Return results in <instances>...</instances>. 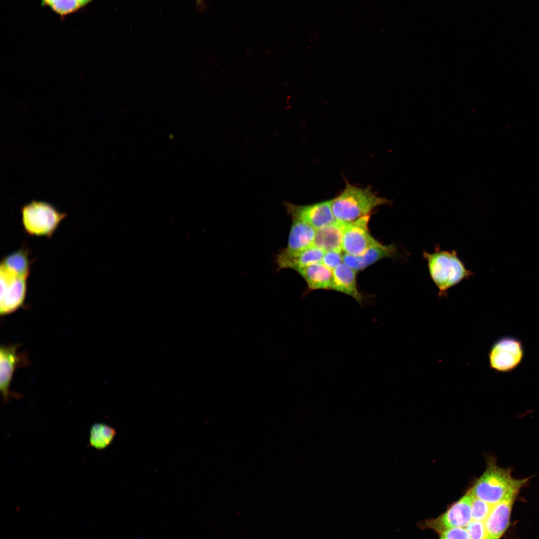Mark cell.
<instances>
[{
	"label": "cell",
	"mask_w": 539,
	"mask_h": 539,
	"mask_svg": "<svg viewBox=\"0 0 539 539\" xmlns=\"http://www.w3.org/2000/svg\"><path fill=\"white\" fill-rule=\"evenodd\" d=\"M528 481V478H513L510 469L499 467L495 459L491 458L483 474L470 490L475 497L493 506L510 494L519 492Z\"/></svg>",
	"instance_id": "6da1fadb"
},
{
	"label": "cell",
	"mask_w": 539,
	"mask_h": 539,
	"mask_svg": "<svg viewBox=\"0 0 539 539\" xmlns=\"http://www.w3.org/2000/svg\"><path fill=\"white\" fill-rule=\"evenodd\" d=\"M390 203L376 195L370 187L362 188L347 183L343 191L332 200L331 208L336 221L348 224L369 215L377 207Z\"/></svg>",
	"instance_id": "7a4b0ae2"
},
{
	"label": "cell",
	"mask_w": 539,
	"mask_h": 539,
	"mask_svg": "<svg viewBox=\"0 0 539 539\" xmlns=\"http://www.w3.org/2000/svg\"><path fill=\"white\" fill-rule=\"evenodd\" d=\"M423 256L427 261L430 276L440 296L446 295L450 287L473 274L458 258L456 251L436 248L433 253L424 252Z\"/></svg>",
	"instance_id": "3957f363"
},
{
	"label": "cell",
	"mask_w": 539,
	"mask_h": 539,
	"mask_svg": "<svg viewBox=\"0 0 539 539\" xmlns=\"http://www.w3.org/2000/svg\"><path fill=\"white\" fill-rule=\"evenodd\" d=\"M25 233L31 236L50 238L67 213L58 210L46 202L32 200L20 209Z\"/></svg>",
	"instance_id": "277c9868"
},
{
	"label": "cell",
	"mask_w": 539,
	"mask_h": 539,
	"mask_svg": "<svg viewBox=\"0 0 539 539\" xmlns=\"http://www.w3.org/2000/svg\"><path fill=\"white\" fill-rule=\"evenodd\" d=\"M19 343L0 347V392L3 403H6L11 397L21 399L23 395L10 390V385L15 371L19 368L30 366V362L27 351L17 352Z\"/></svg>",
	"instance_id": "5b68a950"
},
{
	"label": "cell",
	"mask_w": 539,
	"mask_h": 539,
	"mask_svg": "<svg viewBox=\"0 0 539 539\" xmlns=\"http://www.w3.org/2000/svg\"><path fill=\"white\" fill-rule=\"evenodd\" d=\"M488 356L491 369L500 372H510L521 364L524 358L523 343L514 337H502L492 345Z\"/></svg>",
	"instance_id": "8992f818"
},
{
	"label": "cell",
	"mask_w": 539,
	"mask_h": 539,
	"mask_svg": "<svg viewBox=\"0 0 539 539\" xmlns=\"http://www.w3.org/2000/svg\"><path fill=\"white\" fill-rule=\"evenodd\" d=\"M27 277L0 266L1 315H6L15 311L23 304L26 293Z\"/></svg>",
	"instance_id": "52a82bcc"
},
{
	"label": "cell",
	"mask_w": 539,
	"mask_h": 539,
	"mask_svg": "<svg viewBox=\"0 0 539 539\" xmlns=\"http://www.w3.org/2000/svg\"><path fill=\"white\" fill-rule=\"evenodd\" d=\"M474 495L471 490L453 504L445 513L435 519L426 521L423 527L441 533L455 527H465L472 521V502Z\"/></svg>",
	"instance_id": "ba28073f"
},
{
	"label": "cell",
	"mask_w": 539,
	"mask_h": 539,
	"mask_svg": "<svg viewBox=\"0 0 539 539\" xmlns=\"http://www.w3.org/2000/svg\"><path fill=\"white\" fill-rule=\"evenodd\" d=\"M369 219L370 215H368L345 224L342 239V252L360 256L377 241L370 234Z\"/></svg>",
	"instance_id": "9c48e42d"
},
{
	"label": "cell",
	"mask_w": 539,
	"mask_h": 539,
	"mask_svg": "<svg viewBox=\"0 0 539 539\" xmlns=\"http://www.w3.org/2000/svg\"><path fill=\"white\" fill-rule=\"evenodd\" d=\"M332 201L306 206H297L286 203L285 207L292 219L304 221L317 230L336 221L332 213Z\"/></svg>",
	"instance_id": "30bf717a"
},
{
	"label": "cell",
	"mask_w": 539,
	"mask_h": 539,
	"mask_svg": "<svg viewBox=\"0 0 539 539\" xmlns=\"http://www.w3.org/2000/svg\"><path fill=\"white\" fill-rule=\"evenodd\" d=\"M519 493H512L501 501L493 505L484 522L487 539H499L506 533L510 525L513 506Z\"/></svg>",
	"instance_id": "8fae6325"
},
{
	"label": "cell",
	"mask_w": 539,
	"mask_h": 539,
	"mask_svg": "<svg viewBox=\"0 0 539 539\" xmlns=\"http://www.w3.org/2000/svg\"><path fill=\"white\" fill-rule=\"evenodd\" d=\"M399 256L395 244L385 245L377 241L361 256H355L344 253L342 262L357 272L364 270L380 260L386 258H395Z\"/></svg>",
	"instance_id": "7c38bea8"
},
{
	"label": "cell",
	"mask_w": 539,
	"mask_h": 539,
	"mask_svg": "<svg viewBox=\"0 0 539 539\" xmlns=\"http://www.w3.org/2000/svg\"><path fill=\"white\" fill-rule=\"evenodd\" d=\"M325 251L318 247L312 245L298 253H292L282 249L276 256V263L278 270L291 269L296 271L314 264L320 263Z\"/></svg>",
	"instance_id": "4fadbf2b"
},
{
	"label": "cell",
	"mask_w": 539,
	"mask_h": 539,
	"mask_svg": "<svg viewBox=\"0 0 539 539\" xmlns=\"http://www.w3.org/2000/svg\"><path fill=\"white\" fill-rule=\"evenodd\" d=\"M286 251L295 253L313 245L316 230L301 220L292 219Z\"/></svg>",
	"instance_id": "5bb4252c"
},
{
	"label": "cell",
	"mask_w": 539,
	"mask_h": 539,
	"mask_svg": "<svg viewBox=\"0 0 539 539\" xmlns=\"http://www.w3.org/2000/svg\"><path fill=\"white\" fill-rule=\"evenodd\" d=\"M356 272L344 263L340 264L332 270V289L347 294L362 303L363 297L357 288Z\"/></svg>",
	"instance_id": "9a60e30c"
},
{
	"label": "cell",
	"mask_w": 539,
	"mask_h": 539,
	"mask_svg": "<svg viewBox=\"0 0 539 539\" xmlns=\"http://www.w3.org/2000/svg\"><path fill=\"white\" fill-rule=\"evenodd\" d=\"M296 271L305 280L310 290L332 289V270L321 262L301 268Z\"/></svg>",
	"instance_id": "2e32d148"
},
{
	"label": "cell",
	"mask_w": 539,
	"mask_h": 539,
	"mask_svg": "<svg viewBox=\"0 0 539 539\" xmlns=\"http://www.w3.org/2000/svg\"><path fill=\"white\" fill-rule=\"evenodd\" d=\"M345 224L335 221L317 230L313 245L325 252H342V239Z\"/></svg>",
	"instance_id": "e0dca14e"
},
{
	"label": "cell",
	"mask_w": 539,
	"mask_h": 539,
	"mask_svg": "<svg viewBox=\"0 0 539 539\" xmlns=\"http://www.w3.org/2000/svg\"><path fill=\"white\" fill-rule=\"evenodd\" d=\"M116 434L115 429L102 423H95L90 428L89 445L97 449L103 450L113 440Z\"/></svg>",
	"instance_id": "ac0fdd59"
},
{
	"label": "cell",
	"mask_w": 539,
	"mask_h": 539,
	"mask_svg": "<svg viewBox=\"0 0 539 539\" xmlns=\"http://www.w3.org/2000/svg\"><path fill=\"white\" fill-rule=\"evenodd\" d=\"M1 266L27 277L29 272L30 263L28 251L24 247L6 257Z\"/></svg>",
	"instance_id": "d6986e66"
},
{
	"label": "cell",
	"mask_w": 539,
	"mask_h": 539,
	"mask_svg": "<svg viewBox=\"0 0 539 539\" xmlns=\"http://www.w3.org/2000/svg\"><path fill=\"white\" fill-rule=\"evenodd\" d=\"M44 4L61 15L75 12L92 0H41Z\"/></svg>",
	"instance_id": "ffe728a7"
},
{
	"label": "cell",
	"mask_w": 539,
	"mask_h": 539,
	"mask_svg": "<svg viewBox=\"0 0 539 539\" xmlns=\"http://www.w3.org/2000/svg\"><path fill=\"white\" fill-rule=\"evenodd\" d=\"M492 505L474 496L472 502V517L473 520L485 522L488 517Z\"/></svg>",
	"instance_id": "44dd1931"
},
{
	"label": "cell",
	"mask_w": 539,
	"mask_h": 539,
	"mask_svg": "<svg viewBox=\"0 0 539 539\" xmlns=\"http://www.w3.org/2000/svg\"><path fill=\"white\" fill-rule=\"evenodd\" d=\"M466 527L470 539H487V534L484 522L472 520Z\"/></svg>",
	"instance_id": "7402d4cb"
},
{
	"label": "cell",
	"mask_w": 539,
	"mask_h": 539,
	"mask_svg": "<svg viewBox=\"0 0 539 539\" xmlns=\"http://www.w3.org/2000/svg\"><path fill=\"white\" fill-rule=\"evenodd\" d=\"M342 257L343 255L341 254V252L337 251H326L321 263L332 270L338 265L342 263Z\"/></svg>",
	"instance_id": "603a6c76"
},
{
	"label": "cell",
	"mask_w": 539,
	"mask_h": 539,
	"mask_svg": "<svg viewBox=\"0 0 539 539\" xmlns=\"http://www.w3.org/2000/svg\"><path fill=\"white\" fill-rule=\"evenodd\" d=\"M440 538L445 539H470L469 533L464 527H455L446 530L440 533Z\"/></svg>",
	"instance_id": "cb8c5ba5"
},
{
	"label": "cell",
	"mask_w": 539,
	"mask_h": 539,
	"mask_svg": "<svg viewBox=\"0 0 539 539\" xmlns=\"http://www.w3.org/2000/svg\"><path fill=\"white\" fill-rule=\"evenodd\" d=\"M197 5L201 9H203L204 7V0H195Z\"/></svg>",
	"instance_id": "d4e9b609"
}]
</instances>
